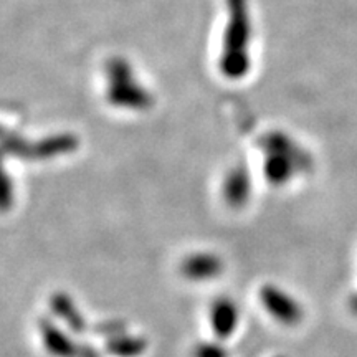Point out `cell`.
Segmentation results:
<instances>
[]
</instances>
